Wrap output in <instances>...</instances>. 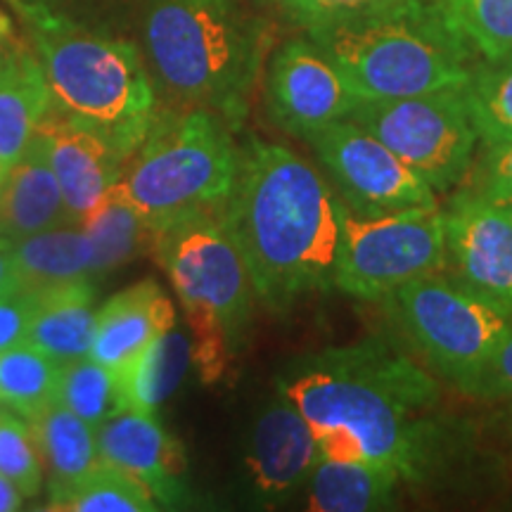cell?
Returning <instances> with one entry per match:
<instances>
[{"instance_id": "obj_1", "label": "cell", "mask_w": 512, "mask_h": 512, "mask_svg": "<svg viewBox=\"0 0 512 512\" xmlns=\"http://www.w3.org/2000/svg\"><path fill=\"white\" fill-rule=\"evenodd\" d=\"M280 394L311 425L320 458L392 465L406 484L437 475L458 446L437 377L384 337L302 358Z\"/></svg>"}, {"instance_id": "obj_2", "label": "cell", "mask_w": 512, "mask_h": 512, "mask_svg": "<svg viewBox=\"0 0 512 512\" xmlns=\"http://www.w3.org/2000/svg\"><path fill=\"white\" fill-rule=\"evenodd\" d=\"M347 207L311 162L285 145L249 138L223 219L245 256L254 294L283 313L335 287Z\"/></svg>"}, {"instance_id": "obj_3", "label": "cell", "mask_w": 512, "mask_h": 512, "mask_svg": "<svg viewBox=\"0 0 512 512\" xmlns=\"http://www.w3.org/2000/svg\"><path fill=\"white\" fill-rule=\"evenodd\" d=\"M358 100H396L470 79L479 55L441 0H396L363 15L309 29Z\"/></svg>"}, {"instance_id": "obj_4", "label": "cell", "mask_w": 512, "mask_h": 512, "mask_svg": "<svg viewBox=\"0 0 512 512\" xmlns=\"http://www.w3.org/2000/svg\"><path fill=\"white\" fill-rule=\"evenodd\" d=\"M155 83L178 110H207L238 128L264 60V29L233 0H155L145 19Z\"/></svg>"}, {"instance_id": "obj_5", "label": "cell", "mask_w": 512, "mask_h": 512, "mask_svg": "<svg viewBox=\"0 0 512 512\" xmlns=\"http://www.w3.org/2000/svg\"><path fill=\"white\" fill-rule=\"evenodd\" d=\"M24 12L53 112L93 128L131 157L159 110L155 79L138 48L76 27L41 5H24Z\"/></svg>"}, {"instance_id": "obj_6", "label": "cell", "mask_w": 512, "mask_h": 512, "mask_svg": "<svg viewBox=\"0 0 512 512\" xmlns=\"http://www.w3.org/2000/svg\"><path fill=\"white\" fill-rule=\"evenodd\" d=\"M233 131L207 110H157L121 174L128 197L155 235L226 211L240 174Z\"/></svg>"}, {"instance_id": "obj_7", "label": "cell", "mask_w": 512, "mask_h": 512, "mask_svg": "<svg viewBox=\"0 0 512 512\" xmlns=\"http://www.w3.org/2000/svg\"><path fill=\"white\" fill-rule=\"evenodd\" d=\"M155 256L188 316L192 361L202 380H221L230 344L245 332L254 302L252 275L226 219L207 214L162 230Z\"/></svg>"}, {"instance_id": "obj_8", "label": "cell", "mask_w": 512, "mask_h": 512, "mask_svg": "<svg viewBox=\"0 0 512 512\" xmlns=\"http://www.w3.org/2000/svg\"><path fill=\"white\" fill-rule=\"evenodd\" d=\"M403 337L427 368L456 387L512 330V316L475 292L430 273L382 299Z\"/></svg>"}, {"instance_id": "obj_9", "label": "cell", "mask_w": 512, "mask_h": 512, "mask_svg": "<svg viewBox=\"0 0 512 512\" xmlns=\"http://www.w3.org/2000/svg\"><path fill=\"white\" fill-rule=\"evenodd\" d=\"M446 216L439 204L361 219L347 211L339 242L335 290L361 302H382L396 287L444 273Z\"/></svg>"}, {"instance_id": "obj_10", "label": "cell", "mask_w": 512, "mask_h": 512, "mask_svg": "<svg viewBox=\"0 0 512 512\" xmlns=\"http://www.w3.org/2000/svg\"><path fill=\"white\" fill-rule=\"evenodd\" d=\"M349 121L396 152L437 195L463 183L475 162L479 138L463 86L413 98L361 100Z\"/></svg>"}, {"instance_id": "obj_11", "label": "cell", "mask_w": 512, "mask_h": 512, "mask_svg": "<svg viewBox=\"0 0 512 512\" xmlns=\"http://www.w3.org/2000/svg\"><path fill=\"white\" fill-rule=\"evenodd\" d=\"M309 145L349 214L375 219L437 204V192L396 152L354 121L342 119L325 126L313 133Z\"/></svg>"}, {"instance_id": "obj_12", "label": "cell", "mask_w": 512, "mask_h": 512, "mask_svg": "<svg viewBox=\"0 0 512 512\" xmlns=\"http://www.w3.org/2000/svg\"><path fill=\"white\" fill-rule=\"evenodd\" d=\"M266 91L275 124L302 140L335 121L349 119L361 102L311 38H292L275 50Z\"/></svg>"}, {"instance_id": "obj_13", "label": "cell", "mask_w": 512, "mask_h": 512, "mask_svg": "<svg viewBox=\"0 0 512 512\" xmlns=\"http://www.w3.org/2000/svg\"><path fill=\"white\" fill-rule=\"evenodd\" d=\"M444 216L446 268H451V278L512 316V216L508 207L463 188L448 202Z\"/></svg>"}, {"instance_id": "obj_14", "label": "cell", "mask_w": 512, "mask_h": 512, "mask_svg": "<svg viewBox=\"0 0 512 512\" xmlns=\"http://www.w3.org/2000/svg\"><path fill=\"white\" fill-rule=\"evenodd\" d=\"M320 460L311 425L283 394L256 418L245 456L247 482L261 503H283L309 482Z\"/></svg>"}, {"instance_id": "obj_15", "label": "cell", "mask_w": 512, "mask_h": 512, "mask_svg": "<svg viewBox=\"0 0 512 512\" xmlns=\"http://www.w3.org/2000/svg\"><path fill=\"white\" fill-rule=\"evenodd\" d=\"M38 138L62 188L69 223L83 226L112 185L121 181L126 164L124 155L93 128L62 119L53 112V105L38 128Z\"/></svg>"}, {"instance_id": "obj_16", "label": "cell", "mask_w": 512, "mask_h": 512, "mask_svg": "<svg viewBox=\"0 0 512 512\" xmlns=\"http://www.w3.org/2000/svg\"><path fill=\"white\" fill-rule=\"evenodd\" d=\"M102 463H110L143 482L155 501L174 505L185 498V456L166 434L157 413L124 411L95 430Z\"/></svg>"}, {"instance_id": "obj_17", "label": "cell", "mask_w": 512, "mask_h": 512, "mask_svg": "<svg viewBox=\"0 0 512 512\" xmlns=\"http://www.w3.org/2000/svg\"><path fill=\"white\" fill-rule=\"evenodd\" d=\"M174 328L176 311L171 299L155 280H143L114 294L98 309L91 356L121 375L157 337Z\"/></svg>"}, {"instance_id": "obj_18", "label": "cell", "mask_w": 512, "mask_h": 512, "mask_svg": "<svg viewBox=\"0 0 512 512\" xmlns=\"http://www.w3.org/2000/svg\"><path fill=\"white\" fill-rule=\"evenodd\" d=\"M67 223L69 214L62 188L36 133L34 145L15 166H10L0 185V235L17 242Z\"/></svg>"}, {"instance_id": "obj_19", "label": "cell", "mask_w": 512, "mask_h": 512, "mask_svg": "<svg viewBox=\"0 0 512 512\" xmlns=\"http://www.w3.org/2000/svg\"><path fill=\"white\" fill-rule=\"evenodd\" d=\"M403 477L368 458H320L306 482L313 512H380L396 505Z\"/></svg>"}, {"instance_id": "obj_20", "label": "cell", "mask_w": 512, "mask_h": 512, "mask_svg": "<svg viewBox=\"0 0 512 512\" xmlns=\"http://www.w3.org/2000/svg\"><path fill=\"white\" fill-rule=\"evenodd\" d=\"M34 297L36 309L27 342L62 366L76 358L91 356L95 330H98L93 280L55 287Z\"/></svg>"}, {"instance_id": "obj_21", "label": "cell", "mask_w": 512, "mask_h": 512, "mask_svg": "<svg viewBox=\"0 0 512 512\" xmlns=\"http://www.w3.org/2000/svg\"><path fill=\"white\" fill-rule=\"evenodd\" d=\"M50 91L36 53L22 48L0 67V166H15L50 112Z\"/></svg>"}, {"instance_id": "obj_22", "label": "cell", "mask_w": 512, "mask_h": 512, "mask_svg": "<svg viewBox=\"0 0 512 512\" xmlns=\"http://www.w3.org/2000/svg\"><path fill=\"white\" fill-rule=\"evenodd\" d=\"M15 245L19 287L41 294L55 287L98 278L93 240L81 226H57L22 238Z\"/></svg>"}, {"instance_id": "obj_23", "label": "cell", "mask_w": 512, "mask_h": 512, "mask_svg": "<svg viewBox=\"0 0 512 512\" xmlns=\"http://www.w3.org/2000/svg\"><path fill=\"white\" fill-rule=\"evenodd\" d=\"M27 420L38 456H41L43 475L48 479L50 503L72 489L100 463L98 434H95V427L64 408L60 401H53Z\"/></svg>"}, {"instance_id": "obj_24", "label": "cell", "mask_w": 512, "mask_h": 512, "mask_svg": "<svg viewBox=\"0 0 512 512\" xmlns=\"http://www.w3.org/2000/svg\"><path fill=\"white\" fill-rule=\"evenodd\" d=\"M192 339L176 328L164 332L121 373L128 411L157 413L181 387L192 366Z\"/></svg>"}, {"instance_id": "obj_25", "label": "cell", "mask_w": 512, "mask_h": 512, "mask_svg": "<svg viewBox=\"0 0 512 512\" xmlns=\"http://www.w3.org/2000/svg\"><path fill=\"white\" fill-rule=\"evenodd\" d=\"M81 228L93 240L98 278L112 268L128 264L140 252L155 249V230L147 226L121 181L112 185L100 207L88 216Z\"/></svg>"}, {"instance_id": "obj_26", "label": "cell", "mask_w": 512, "mask_h": 512, "mask_svg": "<svg viewBox=\"0 0 512 512\" xmlns=\"http://www.w3.org/2000/svg\"><path fill=\"white\" fill-rule=\"evenodd\" d=\"M467 110L484 147L512 140V53L479 57L463 86Z\"/></svg>"}, {"instance_id": "obj_27", "label": "cell", "mask_w": 512, "mask_h": 512, "mask_svg": "<svg viewBox=\"0 0 512 512\" xmlns=\"http://www.w3.org/2000/svg\"><path fill=\"white\" fill-rule=\"evenodd\" d=\"M62 363L22 342L0 354V401L12 411L34 418L57 401Z\"/></svg>"}, {"instance_id": "obj_28", "label": "cell", "mask_w": 512, "mask_h": 512, "mask_svg": "<svg viewBox=\"0 0 512 512\" xmlns=\"http://www.w3.org/2000/svg\"><path fill=\"white\" fill-rule=\"evenodd\" d=\"M57 401L95 430L105 420L128 411L121 375L95 361L93 356L64 363L57 384Z\"/></svg>"}, {"instance_id": "obj_29", "label": "cell", "mask_w": 512, "mask_h": 512, "mask_svg": "<svg viewBox=\"0 0 512 512\" xmlns=\"http://www.w3.org/2000/svg\"><path fill=\"white\" fill-rule=\"evenodd\" d=\"M48 508L64 512H147L157 510V505L143 482L100 460L72 489L50 501Z\"/></svg>"}, {"instance_id": "obj_30", "label": "cell", "mask_w": 512, "mask_h": 512, "mask_svg": "<svg viewBox=\"0 0 512 512\" xmlns=\"http://www.w3.org/2000/svg\"><path fill=\"white\" fill-rule=\"evenodd\" d=\"M460 34L484 60L512 53V0H441Z\"/></svg>"}, {"instance_id": "obj_31", "label": "cell", "mask_w": 512, "mask_h": 512, "mask_svg": "<svg viewBox=\"0 0 512 512\" xmlns=\"http://www.w3.org/2000/svg\"><path fill=\"white\" fill-rule=\"evenodd\" d=\"M0 472L27 498L38 496L46 482L29 420L17 418L8 408L0 413Z\"/></svg>"}, {"instance_id": "obj_32", "label": "cell", "mask_w": 512, "mask_h": 512, "mask_svg": "<svg viewBox=\"0 0 512 512\" xmlns=\"http://www.w3.org/2000/svg\"><path fill=\"white\" fill-rule=\"evenodd\" d=\"M453 389L477 401L512 403V330Z\"/></svg>"}, {"instance_id": "obj_33", "label": "cell", "mask_w": 512, "mask_h": 512, "mask_svg": "<svg viewBox=\"0 0 512 512\" xmlns=\"http://www.w3.org/2000/svg\"><path fill=\"white\" fill-rule=\"evenodd\" d=\"M467 190L491 202L512 200V140L484 147V155L470 169Z\"/></svg>"}, {"instance_id": "obj_34", "label": "cell", "mask_w": 512, "mask_h": 512, "mask_svg": "<svg viewBox=\"0 0 512 512\" xmlns=\"http://www.w3.org/2000/svg\"><path fill=\"white\" fill-rule=\"evenodd\" d=\"M389 3H396V0H283L287 12L306 31L339 22V19L363 15V12L377 10Z\"/></svg>"}, {"instance_id": "obj_35", "label": "cell", "mask_w": 512, "mask_h": 512, "mask_svg": "<svg viewBox=\"0 0 512 512\" xmlns=\"http://www.w3.org/2000/svg\"><path fill=\"white\" fill-rule=\"evenodd\" d=\"M34 309L36 297L31 292L17 290L0 297V354L27 342Z\"/></svg>"}, {"instance_id": "obj_36", "label": "cell", "mask_w": 512, "mask_h": 512, "mask_svg": "<svg viewBox=\"0 0 512 512\" xmlns=\"http://www.w3.org/2000/svg\"><path fill=\"white\" fill-rule=\"evenodd\" d=\"M17 290H22V287H19L17 278L15 245H12V240L5 238V235H0V297Z\"/></svg>"}, {"instance_id": "obj_37", "label": "cell", "mask_w": 512, "mask_h": 512, "mask_svg": "<svg viewBox=\"0 0 512 512\" xmlns=\"http://www.w3.org/2000/svg\"><path fill=\"white\" fill-rule=\"evenodd\" d=\"M19 50H22V46H19L15 36V24H12L8 12L0 8V67H5Z\"/></svg>"}, {"instance_id": "obj_38", "label": "cell", "mask_w": 512, "mask_h": 512, "mask_svg": "<svg viewBox=\"0 0 512 512\" xmlns=\"http://www.w3.org/2000/svg\"><path fill=\"white\" fill-rule=\"evenodd\" d=\"M24 498L27 496L17 489V484H12L10 479L0 472V512L19 510L24 505Z\"/></svg>"}, {"instance_id": "obj_39", "label": "cell", "mask_w": 512, "mask_h": 512, "mask_svg": "<svg viewBox=\"0 0 512 512\" xmlns=\"http://www.w3.org/2000/svg\"><path fill=\"white\" fill-rule=\"evenodd\" d=\"M503 427H505V437H508L510 446H512V408L503 415Z\"/></svg>"}, {"instance_id": "obj_40", "label": "cell", "mask_w": 512, "mask_h": 512, "mask_svg": "<svg viewBox=\"0 0 512 512\" xmlns=\"http://www.w3.org/2000/svg\"><path fill=\"white\" fill-rule=\"evenodd\" d=\"M5 174H8V171H5L3 166H0V185H3V181H5Z\"/></svg>"}, {"instance_id": "obj_41", "label": "cell", "mask_w": 512, "mask_h": 512, "mask_svg": "<svg viewBox=\"0 0 512 512\" xmlns=\"http://www.w3.org/2000/svg\"><path fill=\"white\" fill-rule=\"evenodd\" d=\"M501 204H505V207H508V211H510V216H512V200H508V202H501Z\"/></svg>"}, {"instance_id": "obj_42", "label": "cell", "mask_w": 512, "mask_h": 512, "mask_svg": "<svg viewBox=\"0 0 512 512\" xmlns=\"http://www.w3.org/2000/svg\"><path fill=\"white\" fill-rule=\"evenodd\" d=\"M5 408H8V406H5V403H3V401H0V413H3V411H5Z\"/></svg>"}]
</instances>
